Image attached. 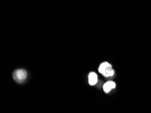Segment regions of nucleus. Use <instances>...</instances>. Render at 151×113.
I'll use <instances>...</instances> for the list:
<instances>
[{"instance_id": "nucleus-1", "label": "nucleus", "mask_w": 151, "mask_h": 113, "mask_svg": "<svg viewBox=\"0 0 151 113\" xmlns=\"http://www.w3.org/2000/svg\"><path fill=\"white\" fill-rule=\"evenodd\" d=\"M98 71H99V72L102 74L104 77H106L113 76L114 75V72H115L113 68H112V66L107 62H102V63L100 65Z\"/></svg>"}, {"instance_id": "nucleus-3", "label": "nucleus", "mask_w": 151, "mask_h": 113, "mask_svg": "<svg viewBox=\"0 0 151 113\" xmlns=\"http://www.w3.org/2000/svg\"><path fill=\"white\" fill-rule=\"evenodd\" d=\"M88 81L90 85H94L96 84L98 82V76L96 73H95L94 72H91L89 74Z\"/></svg>"}, {"instance_id": "nucleus-4", "label": "nucleus", "mask_w": 151, "mask_h": 113, "mask_svg": "<svg viewBox=\"0 0 151 113\" xmlns=\"http://www.w3.org/2000/svg\"><path fill=\"white\" fill-rule=\"evenodd\" d=\"M115 86L116 85L115 82L108 81L104 85V86H103V89H104V91L106 92V93H109L112 89L115 88Z\"/></svg>"}, {"instance_id": "nucleus-2", "label": "nucleus", "mask_w": 151, "mask_h": 113, "mask_svg": "<svg viewBox=\"0 0 151 113\" xmlns=\"http://www.w3.org/2000/svg\"><path fill=\"white\" fill-rule=\"evenodd\" d=\"M27 76V71L24 69H18L15 71L13 74V77L16 81L18 83H22L26 79Z\"/></svg>"}]
</instances>
